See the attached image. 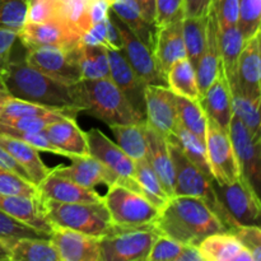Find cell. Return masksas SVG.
Listing matches in <instances>:
<instances>
[{
    "instance_id": "obj_1",
    "label": "cell",
    "mask_w": 261,
    "mask_h": 261,
    "mask_svg": "<svg viewBox=\"0 0 261 261\" xmlns=\"http://www.w3.org/2000/svg\"><path fill=\"white\" fill-rule=\"evenodd\" d=\"M13 98L32 102L75 119L83 111L76 84L69 86L45 75L22 60L10 59L2 75Z\"/></svg>"
},
{
    "instance_id": "obj_2",
    "label": "cell",
    "mask_w": 261,
    "mask_h": 261,
    "mask_svg": "<svg viewBox=\"0 0 261 261\" xmlns=\"http://www.w3.org/2000/svg\"><path fill=\"white\" fill-rule=\"evenodd\" d=\"M153 226L160 234L195 246L211 234L228 231L205 201L184 195L171 196L160 209Z\"/></svg>"
},
{
    "instance_id": "obj_3",
    "label": "cell",
    "mask_w": 261,
    "mask_h": 261,
    "mask_svg": "<svg viewBox=\"0 0 261 261\" xmlns=\"http://www.w3.org/2000/svg\"><path fill=\"white\" fill-rule=\"evenodd\" d=\"M76 89L83 111L109 126L145 121V117L133 107L110 78L82 79L76 83Z\"/></svg>"
},
{
    "instance_id": "obj_4",
    "label": "cell",
    "mask_w": 261,
    "mask_h": 261,
    "mask_svg": "<svg viewBox=\"0 0 261 261\" xmlns=\"http://www.w3.org/2000/svg\"><path fill=\"white\" fill-rule=\"evenodd\" d=\"M168 147L175 172V195L194 196L204 200L229 231L234 224H237V222L233 221L217 196L213 178L199 170L189 158H186L180 148L170 140Z\"/></svg>"
},
{
    "instance_id": "obj_5",
    "label": "cell",
    "mask_w": 261,
    "mask_h": 261,
    "mask_svg": "<svg viewBox=\"0 0 261 261\" xmlns=\"http://www.w3.org/2000/svg\"><path fill=\"white\" fill-rule=\"evenodd\" d=\"M42 204L46 217L54 226L65 227L98 239L106 236L114 227L103 201L59 203L54 200H42Z\"/></svg>"
},
{
    "instance_id": "obj_6",
    "label": "cell",
    "mask_w": 261,
    "mask_h": 261,
    "mask_svg": "<svg viewBox=\"0 0 261 261\" xmlns=\"http://www.w3.org/2000/svg\"><path fill=\"white\" fill-rule=\"evenodd\" d=\"M103 204L109 211L112 226L120 228L153 226L160 212L143 194L119 182L109 186Z\"/></svg>"
},
{
    "instance_id": "obj_7",
    "label": "cell",
    "mask_w": 261,
    "mask_h": 261,
    "mask_svg": "<svg viewBox=\"0 0 261 261\" xmlns=\"http://www.w3.org/2000/svg\"><path fill=\"white\" fill-rule=\"evenodd\" d=\"M154 226L120 228L112 227L101 237V261H147L155 237Z\"/></svg>"
},
{
    "instance_id": "obj_8",
    "label": "cell",
    "mask_w": 261,
    "mask_h": 261,
    "mask_svg": "<svg viewBox=\"0 0 261 261\" xmlns=\"http://www.w3.org/2000/svg\"><path fill=\"white\" fill-rule=\"evenodd\" d=\"M78 46L73 48L51 46L25 48L24 60L45 75L64 84L74 86L83 79L79 65Z\"/></svg>"
},
{
    "instance_id": "obj_9",
    "label": "cell",
    "mask_w": 261,
    "mask_h": 261,
    "mask_svg": "<svg viewBox=\"0 0 261 261\" xmlns=\"http://www.w3.org/2000/svg\"><path fill=\"white\" fill-rule=\"evenodd\" d=\"M205 148L212 177L218 184H231L241 177L228 130L206 116Z\"/></svg>"
},
{
    "instance_id": "obj_10",
    "label": "cell",
    "mask_w": 261,
    "mask_h": 261,
    "mask_svg": "<svg viewBox=\"0 0 261 261\" xmlns=\"http://www.w3.org/2000/svg\"><path fill=\"white\" fill-rule=\"evenodd\" d=\"M110 18L119 32L121 40V51L124 53L127 63L144 82L145 86L167 87L166 76L158 66L152 48L142 42L111 9H110Z\"/></svg>"
},
{
    "instance_id": "obj_11",
    "label": "cell",
    "mask_w": 261,
    "mask_h": 261,
    "mask_svg": "<svg viewBox=\"0 0 261 261\" xmlns=\"http://www.w3.org/2000/svg\"><path fill=\"white\" fill-rule=\"evenodd\" d=\"M213 186L217 196L234 222L259 226L260 196L249 181L241 176L231 184H218L213 180Z\"/></svg>"
},
{
    "instance_id": "obj_12",
    "label": "cell",
    "mask_w": 261,
    "mask_h": 261,
    "mask_svg": "<svg viewBox=\"0 0 261 261\" xmlns=\"http://www.w3.org/2000/svg\"><path fill=\"white\" fill-rule=\"evenodd\" d=\"M86 134L89 154L112 171L119 177V184L142 194L134 177V161L99 129L93 127Z\"/></svg>"
},
{
    "instance_id": "obj_13",
    "label": "cell",
    "mask_w": 261,
    "mask_h": 261,
    "mask_svg": "<svg viewBox=\"0 0 261 261\" xmlns=\"http://www.w3.org/2000/svg\"><path fill=\"white\" fill-rule=\"evenodd\" d=\"M18 40L25 48L45 46L73 48L81 43L82 33L64 20L25 22L22 30L18 32Z\"/></svg>"
},
{
    "instance_id": "obj_14",
    "label": "cell",
    "mask_w": 261,
    "mask_h": 261,
    "mask_svg": "<svg viewBox=\"0 0 261 261\" xmlns=\"http://www.w3.org/2000/svg\"><path fill=\"white\" fill-rule=\"evenodd\" d=\"M229 138L236 153L241 176L259 193L261 180V138L254 137L233 115L229 124Z\"/></svg>"
},
{
    "instance_id": "obj_15",
    "label": "cell",
    "mask_w": 261,
    "mask_h": 261,
    "mask_svg": "<svg viewBox=\"0 0 261 261\" xmlns=\"http://www.w3.org/2000/svg\"><path fill=\"white\" fill-rule=\"evenodd\" d=\"M145 121L168 138L178 125L176 96L163 86H145Z\"/></svg>"
},
{
    "instance_id": "obj_16",
    "label": "cell",
    "mask_w": 261,
    "mask_h": 261,
    "mask_svg": "<svg viewBox=\"0 0 261 261\" xmlns=\"http://www.w3.org/2000/svg\"><path fill=\"white\" fill-rule=\"evenodd\" d=\"M48 239L55 246L60 261H101V239L98 237L53 226Z\"/></svg>"
},
{
    "instance_id": "obj_17",
    "label": "cell",
    "mask_w": 261,
    "mask_h": 261,
    "mask_svg": "<svg viewBox=\"0 0 261 261\" xmlns=\"http://www.w3.org/2000/svg\"><path fill=\"white\" fill-rule=\"evenodd\" d=\"M69 166H59L51 170L55 175L74 181L87 189H94L98 185H110L120 182L119 177L99 161L88 155H74L70 157Z\"/></svg>"
},
{
    "instance_id": "obj_18",
    "label": "cell",
    "mask_w": 261,
    "mask_h": 261,
    "mask_svg": "<svg viewBox=\"0 0 261 261\" xmlns=\"http://www.w3.org/2000/svg\"><path fill=\"white\" fill-rule=\"evenodd\" d=\"M110 59V79L120 88L127 101L145 117V84L130 66L124 53L117 48H107Z\"/></svg>"
},
{
    "instance_id": "obj_19",
    "label": "cell",
    "mask_w": 261,
    "mask_h": 261,
    "mask_svg": "<svg viewBox=\"0 0 261 261\" xmlns=\"http://www.w3.org/2000/svg\"><path fill=\"white\" fill-rule=\"evenodd\" d=\"M233 92H239L250 98L261 97L260 32L245 41L240 54L236 89Z\"/></svg>"
},
{
    "instance_id": "obj_20",
    "label": "cell",
    "mask_w": 261,
    "mask_h": 261,
    "mask_svg": "<svg viewBox=\"0 0 261 261\" xmlns=\"http://www.w3.org/2000/svg\"><path fill=\"white\" fill-rule=\"evenodd\" d=\"M0 211L50 236L54 224L46 217L41 198L0 194Z\"/></svg>"
},
{
    "instance_id": "obj_21",
    "label": "cell",
    "mask_w": 261,
    "mask_h": 261,
    "mask_svg": "<svg viewBox=\"0 0 261 261\" xmlns=\"http://www.w3.org/2000/svg\"><path fill=\"white\" fill-rule=\"evenodd\" d=\"M38 193L42 200H54L59 203H102L103 196L94 189H87L74 181L55 175L50 171L38 184Z\"/></svg>"
},
{
    "instance_id": "obj_22",
    "label": "cell",
    "mask_w": 261,
    "mask_h": 261,
    "mask_svg": "<svg viewBox=\"0 0 261 261\" xmlns=\"http://www.w3.org/2000/svg\"><path fill=\"white\" fill-rule=\"evenodd\" d=\"M198 86L201 94L206 91L221 71V45H219V24L216 13L211 8L206 22V37L204 51L195 69Z\"/></svg>"
},
{
    "instance_id": "obj_23",
    "label": "cell",
    "mask_w": 261,
    "mask_h": 261,
    "mask_svg": "<svg viewBox=\"0 0 261 261\" xmlns=\"http://www.w3.org/2000/svg\"><path fill=\"white\" fill-rule=\"evenodd\" d=\"M145 139H147V155L145 160L160 177L168 196L175 195V172L171 158L167 138L161 133L145 125Z\"/></svg>"
},
{
    "instance_id": "obj_24",
    "label": "cell",
    "mask_w": 261,
    "mask_h": 261,
    "mask_svg": "<svg viewBox=\"0 0 261 261\" xmlns=\"http://www.w3.org/2000/svg\"><path fill=\"white\" fill-rule=\"evenodd\" d=\"M51 144L61 150L64 157L88 155V140L87 134L78 126L74 117H64L42 130Z\"/></svg>"
},
{
    "instance_id": "obj_25",
    "label": "cell",
    "mask_w": 261,
    "mask_h": 261,
    "mask_svg": "<svg viewBox=\"0 0 261 261\" xmlns=\"http://www.w3.org/2000/svg\"><path fill=\"white\" fill-rule=\"evenodd\" d=\"M153 54L165 76L176 61L186 58L182 36V18L157 28Z\"/></svg>"
},
{
    "instance_id": "obj_26",
    "label": "cell",
    "mask_w": 261,
    "mask_h": 261,
    "mask_svg": "<svg viewBox=\"0 0 261 261\" xmlns=\"http://www.w3.org/2000/svg\"><path fill=\"white\" fill-rule=\"evenodd\" d=\"M200 103L206 116L213 119L223 129L228 130L231 119L233 116L232 110V93L226 81L223 71H219L213 83L201 94Z\"/></svg>"
},
{
    "instance_id": "obj_27",
    "label": "cell",
    "mask_w": 261,
    "mask_h": 261,
    "mask_svg": "<svg viewBox=\"0 0 261 261\" xmlns=\"http://www.w3.org/2000/svg\"><path fill=\"white\" fill-rule=\"evenodd\" d=\"M204 261H254L232 232L213 233L198 245Z\"/></svg>"
},
{
    "instance_id": "obj_28",
    "label": "cell",
    "mask_w": 261,
    "mask_h": 261,
    "mask_svg": "<svg viewBox=\"0 0 261 261\" xmlns=\"http://www.w3.org/2000/svg\"><path fill=\"white\" fill-rule=\"evenodd\" d=\"M0 147L4 148L24 168L36 186H38V184L50 173L51 168L42 162L38 150L32 145L15 138L0 134Z\"/></svg>"
},
{
    "instance_id": "obj_29",
    "label": "cell",
    "mask_w": 261,
    "mask_h": 261,
    "mask_svg": "<svg viewBox=\"0 0 261 261\" xmlns=\"http://www.w3.org/2000/svg\"><path fill=\"white\" fill-rule=\"evenodd\" d=\"M245 38L242 37L239 27H219V45H221V68L223 71L229 89H236L237 65L240 54L244 47Z\"/></svg>"
},
{
    "instance_id": "obj_30",
    "label": "cell",
    "mask_w": 261,
    "mask_h": 261,
    "mask_svg": "<svg viewBox=\"0 0 261 261\" xmlns=\"http://www.w3.org/2000/svg\"><path fill=\"white\" fill-rule=\"evenodd\" d=\"M110 9L129 27V30L153 50L157 27L148 22L135 0H114Z\"/></svg>"
},
{
    "instance_id": "obj_31",
    "label": "cell",
    "mask_w": 261,
    "mask_h": 261,
    "mask_svg": "<svg viewBox=\"0 0 261 261\" xmlns=\"http://www.w3.org/2000/svg\"><path fill=\"white\" fill-rule=\"evenodd\" d=\"M167 88L173 94L191 101H200L201 92L198 86L196 71L188 58L176 61L166 74Z\"/></svg>"
},
{
    "instance_id": "obj_32",
    "label": "cell",
    "mask_w": 261,
    "mask_h": 261,
    "mask_svg": "<svg viewBox=\"0 0 261 261\" xmlns=\"http://www.w3.org/2000/svg\"><path fill=\"white\" fill-rule=\"evenodd\" d=\"M145 125H147V121L110 126L115 139H116V144L133 161L143 160L147 155Z\"/></svg>"
},
{
    "instance_id": "obj_33",
    "label": "cell",
    "mask_w": 261,
    "mask_h": 261,
    "mask_svg": "<svg viewBox=\"0 0 261 261\" xmlns=\"http://www.w3.org/2000/svg\"><path fill=\"white\" fill-rule=\"evenodd\" d=\"M78 59L83 79L110 78L107 47L101 45H87L81 41L78 46Z\"/></svg>"
},
{
    "instance_id": "obj_34",
    "label": "cell",
    "mask_w": 261,
    "mask_h": 261,
    "mask_svg": "<svg viewBox=\"0 0 261 261\" xmlns=\"http://www.w3.org/2000/svg\"><path fill=\"white\" fill-rule=\"evenodd\" d=\"M167 140H170L173 144L177 145L181 149V152L186 155V158H189L205 175L212 177V173L208 165V157H206L205 142L204 140L199 139L196 135L188 132L180 124L176 126L175 132L167 138Z\"/></svg>"
},
{
    "instance_id": "obj_35",
    "label": "cell",
    "mask_w": 261,
    "mask_h": 261,
    "mask_svg": "<svg viewBox=\"0 0 261 261\" xmlns=\"http://www.w3.org/2000/svg\"><path fill=\"white\" fill-rule=\"evenodd\" d=\"M134 177L137 184L139 185L143 195L150 203L154 204L158 209L162 208L166 201L170 199L165 188H163L162 182H161L160 177L154 172V170L150 167V165L145 158L134 161Z\"/></svg>"
},
{
    "instance_id": "obj_36",
    "label": "cell",
    "mask_w": 261,
    "mask_h": 261,
    "mask_svg": "<svg viewBox=\"0 0 261 261\" xmlns=\"http://www.w3.org/2000/svg\"><path fill=\"white\" fill-rule=\"evenodd\" d=\"M10 261H60L50 239H20L10 247Z\"/></svg>"
},
{
    "instance_id": "obj_37",
    "label": "cell",
    "mask_w": 261,
    "mask_h": 261,
    "mask_svg": "<svg viewBox=\"0 0 261 261\" xmlns=\"http://www.w3.org/2000/svg\"><path fill=\"white\" fill-rule=\"evenodd\" d=\"M206 22H208V15L206 17L182 18V36L186 58L195 69L204 51V46H205Z\"/></svg>"
},
{
    "instance_id": "obj_38",
    "label": "cell",
    "mask_w": 261,
    "mask_h": 261,
    "mask_svg": "<svg viewBox=\"0 0 261 261\" xmlns=\"http://www.w3.org/2000/svg\"><path fill=\"white\" fill-rule=\"evenodd\" d=\"M176 107H177L178 124L185 127L188 132L196 135L199 139L205 142L206 114L200 101H191L176 96Z\"/></svg>"
},
{
    "instance_id": "obj_39",
    "label": "cell",
    "mask_w": 261,
    "mask_h": 261,
    "mask_svg": "<svg viewBox=\"0 0 261 261\" xmlns=\"http://www.w3.org/2000/svg\"><path fill=\"white\" fill-rule=\"evenodd\" d=\"M261 97L250 98L242 96L239 92L232 93V110L233 115L247 127L254 137L261 138V116H260Z\"/></svg>"
},
{
    "instance_id": "obj_40",
    "label": "cell",
    "mask_w": 261,
    "mask_h": 261,
    "mask_svg": "<svg viewBox=\"0 0 261 261\" xmlns=\"http://www.w3.org/2000/svg\"><path fill=\"white\" fill-rule=\"evenodd\" d=\"M20 239H48V236L0 211V240L12 247Z\"/></svg>"
},
{
    "instance_id": "obj_41",
    "label": "cell",
    "mask_w": 261,
    "mask_h": 261,
    "mask_svg": "<svg viewBox=\"0 0 261 261\" xmlns=\"http://www.w3.org/2000/svg\"><path fill=\"white\" fill-rule=\"evenodd\" d=\"M30 0H0V28L18 33L27 22Z\"/></svg>"
},
{
    "instance_id": "obj_42",
    "label": "cell",
    "mask_w": 261,
    "mask_h": 261,
    "mask_svg": "<svg viewBox=\"0 0 261 261\" xmlns=\"http://www.w3.org/2000/svg\"><path fill=\"white\" fill-rule=\"evenodd\" d=\"M261 0H239L237 27L245 41L260 32Z\"/></svg>"
},
{
    "instance_id": "obj_43",
    "label": "cell",
    "mask_w": 261,
    "mask_h": 261,
    "mask_svg": "<svg viewBox=\"0 0 261 261\" xmlns=\"http://www.w3.org/2000/svg\"><path fill=\"white\" fill-rule=\"evenodd\" d=\"M65 0H30L27 22L41 23L50 20H64Z\"/></svg>"
},
{
    "instance_id": "obj_44",
    "label": "cell",
    "mask_w": 261,
    "mask_h": 261,
    "mask_svg": "<svg viewBox=\"0 0 261 261\" xmlns=\"http://www.w3.org/2000/svg\"><path fill=\"white\" fill-rule=\"evenodd\" d=\"M0 194L40 198L38 188L35 184L12 171L3 168H0Z\"/></svg>"
},
{
    "instance_id": "obj_45",
    "label": "cell",
    "mask_w": 261,
    "mask_h": 261,
    "mask_svg": "<svg viewBox=\"0 0 261 261\" xmlns=\"http://www.w3.org/2000/svg\"><path fill=\"white\" fill-rule=\"evenodd\" d=\"M20 116H66L61 112L54 111L47 107L32 103V102L22 101V99L10 98L5 105L0 117H20ZM70 117V116H69Z\"/></svg>"
},
{
    "instance_id": "obj_46",
    "label": "cell",
    "mask_w": 261,
    "mask_h": 261,
    "mask_svg": "<svg viewBox=\"0 0 261 261\" xmlns=\"http://www.w3.org/2000/svg\"><path fill=\"white\" fill-rule=\"evenodd\" d=\"M0 134L8 135V137L22 140V142L27 143V144L36 148L38 152H40V150H43V152L63 155L60 149H58V148L54 147V145L51 144V142L47 139V137L43 134V132H27V130H19L14 129V127L5 126V125H0Z\"/></svg>"
},
{
    "instance_id": "obj_47",
    "label": "cell",
    "mask_w": 261,
    "mask_h": 261,
    "mask_svg": "<svg viewBox=\"0 0 261 261\" xmlns=\"http://www.w3.org/2000/svg\"><path fill=\"white\" fill-rule=\"evenodd\" d=\"M240 240L245 249L251 254L252 260H261V229L256 224L237 223L229 229Z\"/></svg>"
},
{
    "instance_id": "obj_48",
    "label": "cell",
    "mask_w": 261,
    "mask_h": 261,
    "mask_svg": "<svg viewBox=\"0 0 261 261\" xmlns=\"http://www.w3.org/2000/svg\"><path fill=\"white\" fill-rule=\"evenodd\" d=\"M182 246V244L175 241L171 237L158 233L150 247L147 261H176Z\"/></svg>"
},
{
    "instance_id": "obj_49",
    "label": "cell",
    "mask_w": 261,
    "mask_h": 261,
    "mask_svg": "<svg viewBox=\"0 0 261 261\" xmlns=\"http://www.w3.org/2000/svg\"><path fill=\"white\" fill-rule=\"evenodd\" d=\"M69 116H20V117H0V125L14 127L27 132H42L47 125L58 120Z\"/></svg>"
},
{
    "instance_id": "obj_50",
    "label": "cell",
    "mask_w": 261,
    "mask_h": 261,
    "mask_svg": "<svg viewBox=\"0 0 261 261\" xmlns=\"http://www.w3.org/2000/svg\"><path fill=\"white\" fill-rule=\"evenodd\" d=\"M184 18V0H155V27Z\"/></svg>"
},
{
    "instance_id": "obj_51",
    "label": "cell",
    "mask_w": 261,
    "mask_h": 261,
    "mask_svg": "<svg viewBox=\"0 0 261 261\" xmlns=\"http://www.w3.org/2000/svg\"><path fill=\"white\" fill-rule=\"evenodd\" d=\"M111 19L109 17L101 22L93 23L89 25L87 31L82 35V42L87 45H101L107 48H112L110 43V28H111Z\"/></svg>"
},
{
    "instance_id": "obj_52",
    "label": "cell",
    "mask_w": 261,
    "mask_h": 261,
    "mask_svg": "<svg viewBox=\"0 0 261 261\" xmlns=\"http://www.w3.org/2000/svg\"><path fill=\"white\" fill-rule=\"evenodd\" d=\"M212 9L216 13L219 27H231L237 24L239 0H213Z\"/></svg>"
},
{
    "instance_id": "obj_53",
    "label": "cell",
    "mask_w": 261,
    "mask_h": 261,
    "mask_svg": "<svg viewBox=\"0 0 261 261\" xmlns=\"http://www.w3.org/2000/svg\"><path fill=\"white\" fill-rule=\"evenodd\" d=\"M18 41V33L0 28V75L5 73L12 59L13 47Z\"/></svg>"
},
{
    "instance_id": "obj_54",
    "label": "cell",
    "mask_w": 261,
    "mask_h": 261,
    "mask_svg": "<svg viewBox=\"0 0 261 261\" xmlns=\"http://www.w3.org/2000/svg\"><path fill=\"white\" fill-rule=\"evenodd\" d=\"M213 0H184V17H206Z\"/></svg>"
},
{
    "instance_id": "obj_55",
    "label": "cell",
    "mask_w": 261,
    "mask_h": 261,
    "mask_svg": "<svg viewBox=\"0 0 261 261\" xmlns=\"http://www.w3.org/2000/svg\"><path fill=\"white\" fill-rule=\"evenodd\" d=\"M0 168H3V170L12 171V172L22 176V177H24L25 180H28L32 182V180H31V177L28 176V173L25 172L24 168H23L22 166H20L19 163H18L17 161H15L14 158H13L12 155H10L9 153H8L3 147H0Z\"/></svg>"
},
{
    "instance_id": "obj_56",
    "label": "cell",
    "mask_w": 261,
    "mask_h": 261,
    "mask_svg": "<svg viewBox=\"0 0 261 261\" xmlns=\"http://www.w3.org/2000/svg\"><path fill=\"white\" fill-rule=\"evenodd\" d=\"M176 261H204L199 247L195 245H184Z\"/></svg>"
},
{
    "instance_id": "obj_57",
    "label": "cell",
    "mask_w": 261,
    "mask_h": 261,
    "mask_svg": "<svg viewBox=\"0 0 261 261\" xmlns=\"http://www.w3.org/2000/svg\"><path fill=\"white\" fill-rule=\"evenodd\" d=\"M135 2H137V4L139 5V8L142 9V13L145 17V19L154 24L155 0H135Z\"/></svg>"
},
{
    "instance_id": "obj_58",
    "label": "cell",
    "mask_w": 261,
    "mask_h": 261,
    "mask_svg": "<svg viewBox=\"0 0 261 261\" xmlns=\"http://www.w3.org/2000/svg\"><path fill=\"white\" fill-rule=\"evenodd\" d=\"M10 98H12V96H10V93L8 92L4 81H3L2 75H0V115H2L5 105L8 103V101H9Z\"/></svg>"
},
{
    "instance_id": "obj_59",
    "label": "cell",
    "mask_w": 261,
    "mask_h": 261,
    "mask_svg": "<svg viewBox=\"0 0 261 261\" xmlns=\"http://www.w3.org/2000/svg\"><path fill=\"white\" fill-rule=\"evenodd\" d=\"M0 261H10V247L0 240Z\"/></svg>"
},
{
    "instance_id": "obj_60",
    "label": "cell",
    "mask_w": 261,
    "mask_h": 261,
    "mask_svg": "<svg viewBox=\"0 0 261 261\" xmlns=\"http://www.w3.org/2000/svg\"><path fill=\"white\" fill-rule=\"evenodd\" d=\"M107 2H109V3H110V4H111V3H112V2H114V0H107Z\"/></svg>"
}]
</instances>
